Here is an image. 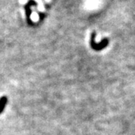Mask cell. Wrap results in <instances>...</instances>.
<instances>
[{
	"label": "cell",
	"mask_w": 135,
	"mask_h": 135,
	"mask_svg": "<svg viewBox=\"0 0 135 135\" xmlns=\"http://www.w3.org/2000/svg\"><path fill=\"white\" fill-rule=\"evenodd\" d=\"M7 101H8V99L6 97H2L1 99H0V113L3 111L4 108H5V105L7 104Z\"/></svg>",
	"instance_id": "7a4b0ae2"
},
{
	"label": "cell",
	"mask_w": 135,
	"mask_h": 135,
	"mask_svg": "<svg viewBox=\"0 0 135 135\" xmlns=\"http://www.w3.org/2000/svg\"><path fill=\"white\" fill-rule=\"evenodd\" d=\"M31 5H35V2L34 1H30L28 2V4L25 6L26 8V16H27V19L29 21V17H30V15H31V10H30V6Z\"/></svg>",
	"instance_id": "6da1fadb"
}]
</instances>
